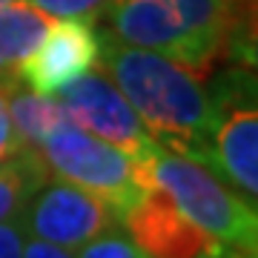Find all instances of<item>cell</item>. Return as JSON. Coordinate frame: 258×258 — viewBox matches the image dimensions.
Instances as JSON below:
<instances>
[{
  "label": "cell",
  "mask_w": 258,
  "mask_h": 258,
  "mask_svg": "<svg viewBox=\"0 0 258 258\" xmlns=\"http://www.w3.org/2000/svg\"><path fill=\"white\" fill-rule=\"evenodd\" d=\"M215 123L204 161L238 195L255 204L258 195V106L252 66L224 69L210 86Z\"/></svg>",
  "instance_id": "cell-4"
},
{
  "label": "cell",
  "mask_w": 258,
  "mask_h": 258,
  "mask_svg": "<svg viewBox=\"0 0 258 258\" xmlns=\"http://www.w3.org/2000/svg\"><path fill=\"white\" fill-rule=\"evenodd\" d=\"M32 6L46 12L49 18H78L86 23L103 18V12L112 6V0H29Z\"/></svg>",
  "instance_id": "cell-14"
},
{
  "label": "cell",
  "mask_w": 258,
  "mask_h": 258,
  "mask_svg": "<svg viewBox=\"0 0 258 258\" xmlns=\"http://www.w3.org/2000/svg\"><path fill=\"white\" fill-rule=\"evenodd\" d=\"M18 218L26 235L63 249H81L101 232L120 227V212L106 198L60 178H49Z\"/></svg>",
  "instance_id": "cell-6"
},
{
  "label": "cell",
  "mask_w": 258,
  "mask_h": 258,
  "mask_svg": "<svg viewBox=\"0 0 258 258\" xmlns=\"http://www.w3.org/2000/svg\"><path fill=\"white\" fill-rule=\"evenodd\" d=\"M218 255H221V252H218ZM218 255H210V258H218Z\"/></svg>",
  "instance_id": "cell-20"
},
{
  "label": "cell",
  "mask_w": 258,
  "mask_h": 258,
  "mask_svg": "<svg viewBox=\"0 0 258 258\" xmlns=\"http://www.w3.org/2000/svg\"><path fill=\"white\" fill-rule=\"evenodd\" d=\"M23 258H75V255H72V249L55 247L49 241H40V238L29 235L26 244H23Z\"/></svg>",
  "instance_id": "cell-17"
},
{
  "label": "cell",
  "mask_w": 258,
  "mask_h": 258,
  "mask_svg": "<svg viewBox=\"0 0 258 258\" xmlns=\"http://www.w3.org/2000/svg\"><path fill=\"white\" fill-rule=\"evenodd\" d=\"M40 155L52 178L69 181L106 198L120 212V218L144 195L135 158L106 141L95 138L92 132H86L69 118L60 120L49 132V138L40 147Z\"/></svg>",
  "instance_id": "cell-5"
},
{
  "label": "cell",
  "mask_w": 258,
  "mask_h": 258,
  "mask_svg": "<svg viewBox=\"0 0 258 258\" xmlns=\"http://www.w3.org/2000/svg\"><path fill=\"white\" fill-rule=\"evenodd\" d=\"M75 258H149V255L129 238L120 227H115V230L101 232L98 238L86 241V244L78 249Z\"/></svg>",
  "instance_id": "cell-13"
},
{
  "label": "cell",
  "mask_w": 258,
  "mask_h": 258,
  "mask_svg": "<svg viewBox=\"0 0 258 258\" xmlns=\"http://www.w3.org/2000/svg\"><path fill=\"white\" fill-rule=\"evenodd\" d=\"M3 3H15V0H0V6H3Z\"/></svg>",
  "instance_id": "cell-19"
},
{
  "label": "cell",
  "mask_w": 258,
  "mask_h": 258,
  "mask_svg": "<svg viewBox=\"0 0 258 258\" xmlns=\"http://www.w3.org/2000/svg\"><path fill=\"white\" fill-rule=\"evenodd\" d=\"M218 258H255V252H244V249H224Z\"/></svg>",
  "instance_id": "cell-18"
},
{
  "label": "cell",
  "mask_w": 258,
  "mask_h": 258,
  "mask_svg": "<svg viewBox=\"0 0 258 258\" xmlns=\"http://www.w3.org/2000/svg\"><path fill=\"white\" fill-rule=\"evenodd\" d=\"M144 189L158 186L192 224L230 249L255 252L258 247V212L255 204L238 195L227 181L195 158L169 149H155L135 161Z\"/></svg>",
  "instance_id": "cell-3"
},
{
  "label": "cell",
  "mask_w": 258,
  "mask_h": 258,
  "mask_svg": "<svg viewBox=\"0 0 258 258\" xmlns=\"http://www.w3.org/2000/svg\"><path fill=\"white\" fill-rule=\"evenodd\" d=\"M23 244H26V230L20 218L0 224V258H23Z\"/></svg>",
  "instance_id": "cell-16"
},
{
  "label": "cell",
  "mask_w": 258,
  "mask_h": 258,
  "mask_svg": "<svg viewBox=\"0 0 258 258\" xmlns=\"http://www.w3.org/2000/svg\"><path fill=\"white\" fill-rule=\"evenodd\" d=\"M9 86H0V164H9L12 158H18L23 152V144L18 141L15 129H12V118H9V101H6Z\"/></svg>",
  "instance_id": "cell-15"
},
{
  "label": "cell",
  "mask_w": 258,
  "mask_h": 258,
  "mask_svg": "<svg viewBox=\"0 0 258 258\" xmlns=\"http://www.w3.org/2000/svg\"><path fill=\"white\" fill-rule=\"evenodd\" d=\"M252 0H112L103 12L112 35L189 72L210 75L232 57L255 66Z\"/></svg>",
  "instance_id": "cell-1"
},
{
  "label": "cell",
  "mask_w": 258,
  "mask_h": 258,
  "mask_svg": "<svg viewBox=\"0 0 258 258\" xmlns=\"http://www.w3.org/2000/svg\"><path fill=\"white\" fill-rule=\"evenodd\" d=\"M98 63V35L86 20L60 18L52 23L37 49L20 69V83H29L32 92L57 95L66 83L81 78Z\"/></svg>",
  "instance_id": "cell-9"
},
{
  "label": "cell",
  "mask_w": 258,
  "mask_h": 258,
  "mask_svg": "<svg viewBox=\"0 0 258 258\" xmlns=\"http://www.w3.org/2000/svg\"><path fill=\"white\" fill-rule=\"evenodd\" d=\"M120 224L149 258H210L230 249L189 221L158 186L144 189V195L123 212Z\"/></svg>",
  "instance_id": "cell-8"
},
{
  "label": "cell",
  "mask_w": 258,
  "mask_h": 258,
  "mask_svg": "<svg viewBox=\"0 0 258 258\" xmlns=\"http://www.w3.org/2000/svg\"><path fill=\"white\" fill-rule=\"evenodd\" d=\"M57 95L69 120L92 132L95 138L123 149L135 161L147 158L155 149V141L149 138L147 126L141 123L135 109L129 106L123 92L115 86V81H109L106 72H98L92 66L89 72L66 83Z\"/></svg>",
  "instance_id": "cell-7"
},
{
  "label": "cell",
  "mask_w": 258,
  "mask_h": 258,
  "mask_svg": "<svg viewBox=\"0 0 258 258\" xmlns=\"http://www.w3.org/2000/svg\"><path fill=\"white\" fill-rule=\"evenodd\" d=\"M52 26V18L32 3L0 6V86L20 83V69Z\"/></svg>",
  "instance_id": "cell-10"
},
{
  "label": "cell",
  "mask_w": 258,
  "mask_h": 258,
  "mask_svg": "<svg viewBox=\"0 0 258 258\" xmlns=\"http://www.w3.org/2000/svg\"><path fill=\"white\" fill-rule=\"evenodd\" d=\"M6 101H9V118H12V129H15L18 141L26 149H35V152H40L43 141L49 138V132L60 120L69 118L57 98L23 89V83L9 86Z\"/></svg>",
  "instance_id": "cell-11"
},
{
  "label": "cell",
  "mask_w": 258,
  "mask_h": 258,
  "mask_svg": "<svg viewBox=\"0 0 258 258\" xmlns=\"http://www.w3.org/2000/svg\"><path fill=\"white\" fill-rule=\"evenodd\" d=\"M98 60L158 147L204 161L215 106L198 75L149 49L129 46L109 29L98 35Z\"/></svg>",
  "instance_id": "cell-2"
},
{
  "label": "cell",
  "mask_w": 258,
  "mask_h": 258,
  "mask_svg": "<svg viewBox=\"0 0 258 258\" xmlns=\"http://www.w3.org/2000/svg\"><path fill=\"white\" fill-rule=\"evenodd\" d=\"M49 166L35 149H23L9 164H0V224L18 218L29 198L49 181Z\"/></svg>",
  "instance_id": "cell-12"
}]
</instances>
